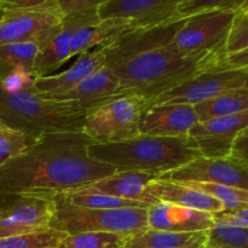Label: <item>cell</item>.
I'll use <instances>...</instances> for the list:
<instances>
[{
    "mask_svg": "<svg viewBox=\"0 0 248 248\" xmlns=\"http://www.w3.org/2000/svg\"><path fill=\"white\" fill-rule=\"evenodd\" d=\"M86 111L74 102H57L36 93L31 86H0V126L36 140L48 133L82 132Z\"/></svg>",
    "mask_w": 248,
    "mask_h": 248,
    "instance_id": "obj_4",
    "label": "cell"
},
{
    "mask_svg": "<svg viewBox=\"0 0 248 248\" xmlns=\"http://www.w3.org/2000/svg\"><path fill=\"white\" fill-rule=\"evenodd\" d=\"M245 0H179L176 18L186 19L195 15L206 14L218 10H236Z\"/></svg>",
    "mask_w": 248,
    "mask_h": 248,
    "instance_id": "obj_30",
    "label": "cell"
},
{
    "mask_svg": "<svg viewBox=\"0 0 248 248\" xmlns=\"http://www.w3.org/2000/svg\"><path fill=\"white\" fill-rule=\"evenodd\" d=\"M125 237L111 232H82L67 236L58 248H120Z\"/></svg>",
    "mask_w": 248,
    "mask_h": 248,
    "instance_id": "obj_28",
    "label": "cell"
},
{
    "mask_svg": "<svg viewBox=\"0 0 248 248\" xmlns=\"http://www.w3.org/2000/svg\"><path fill=\"white\" fill-rule=\"evenodd\" d=\"M235 10L195 15L184 21L173 36V47L186 57L225 53V40Z\"/></svg>",
    "mask_w": 248,
    "mask_h": 248,
    "instance_id": "obj_8",
    "label": "cell"
},
{
    "mask_svg": "<svg viewBox=\"0 0 248 248\" xmlns=\"http://www.w3.org/2000/svg\"><path fill=\"white\" fill-rule=\"evenodd\" d=\"M99 22L97 9L79 15L63 17L62 26L55 36L36 53L34 61V79L48 77L70 58V40L81 27L92 26Z\"/></svg>",
    "mask_w": 248,
    "mask_h": 248,
    "instance_id": "obj_14",
    "label": "cell"
},
{
    "mask_svg": "<svg viewBox=\"0 0 248 248\" xmlns=\"http://www.w3.org/2000/svg\"><path fill=\"white\" fill-rule=\"evenodd\" d=\"M35 140L27 137L23 133L0 127V167L21 154Z\"/></svg>",
    "mask_w": 248,
    "mask_h": 248,
    "instance_id": "obj_31",
    "label": "cell"
},
{
    "mask_svg": "<svg viewBox=\"0 0 248 248\" xmlns=\"http://www.w3.org/2000/svg\"><path fill=\"white\" fill-rule=\"evenodd\" d=\"M56 211L53 198L0 194V239L50 229Z\"/></svg>",
    "mask_w": 248,
    "mask_h": 248,
    "instance_id": "obj_10",
    "label": "cell"
},
{
    "mask_svg": "<svg viewBox=\"0 0 248 248\" xmlns=\"http://www.w3.org/2000/svg\"><path fill=\"white\" fill-rule=\"evenodd\" d=\"M5 14H6V10H5L4 5H2L1 0H0V21H1V19H2V18H4Z\"/></svg>",
    "mask_w": 248,
    "mask_h": 248,
    "instance_id": "obj_36",
    "label": "cell"
},
{
    "mask_svg": "<svg viewBox=\"0 0 248 248\" xmlns=\"http://www.w3.org/2000/svg\"><path fill=\"white\" fill-rule=\"evenodd\" d=\"M62 19L57 0H44L29 10H6L0 21V46L34 43L40 50L60 31Z\"/></svg>",
    "mask_w": 248,
    "mask_h": 248,
    "instance_id": "obj_7",
    "label": "cell"
},
{
    "mask_svg": "<svg viewBox=\"0 0 248 248\" xmlns=\"http://www.w3.org/2000/svg\"><path fill=\"white\" fill-rule=\"evenodd\" d=\"M102 67H104V55L102 48L87 51L80 55L69 69L56 75L35 78L31 84V89L36 93L45 97L63 93L77 86L85 78Z\"/></svg>",
    "mask_w": 248,
    "mask_h": 248,
    "instance_id": "obj_19",
    "label": "cell"
},
{
    "mask_svg": "<svg viewBox=\"0 0 248 248\" xmlns=\"http://www.w3.org/2000/svg\"><path fill=\"white\" fill-rule=\"evenodd\" d=\"M0 127H2V126H0Z\"/></svg>",
    "mask_w": 248,
    "mask_h": 248,
    "instance_id": "obj_37",
    "label": "cell"
},
{
    "mask_svg": "<svg viewBox=\"0 0 248 248\" xmlns=\"http://www.w3.org/2000/svg\"><path fill=\"white\" fill-rule=\"evenodd\" d=\"M38 51L34 43L0 46V86L7 90L31 86Z\"/></svg>",
    "mask_w": 248,
    "mask_h": 248,
    "instance_id": "obj_18",
    "label": "cell"
},
{
    "mask_svg": "<svg viewBox=\"0 0 248 248\" xmlns=\"http://www.w3.org/2000/svg\"><path fill=\"white\" fill-rule=\"evenodd\" d=\"M212 217L215 222L223 223V224L230 225L234 228H242V229H247L248 227V208L239 211V212H216L212 213Z\"/></svg>",
    "mask_w": 248,
    "mask_h": 248,
    "instance_id": "obj_35",
    "label": "cell"
},
{
    "mask_svg": "<svg viewBox=\"0 0 248 248\" xmlns=\"http://www.w3.org/2000/svg\"><path fill=\"white\" fill-rule=\"evenodd\" d=\"M144 101L138 96H121L86 111L82 132L97 144L119 143L138 137Z\"/></svg>",
    "mask_w": 248,
    "mask_h": 248,
    "instance_id": "obj_6",
    "label": "cell"
},
{
    "mask_svg": "<svg viewBox=\"0 0 248 248\" xmlns=\"http://www.w3.org/2000/svg\"><path fill=\"white\" fill-rule=\"evenodd\" d=\"M186 19L150 28H135L101 46L104 67L119 80L115 97L138 96L144 101L202 72L232 69L227 53L186 57L173 47V36Z\"/></svg>",
    "mask_w": 248,
    "mask_h": 248,
    "instance_id": "obj_1",
    "label": "cell"
},
{
    "mask_svg": "<svg viewBox=\"0 0 248 248\" xmlns=\"http://www.w3.org/2000/svg\"><path fill=\"white\" fill-rule=\"evenodd\" d=\"M248 127V111L198 123L188 137L195 143L201 156L227 159L235 136Z\"/></svg>",
    "mask_w": 248,
    "mask_h": 248,
    "instance_id": "obj_13",
    "label": "cell"
},
{
    "mask_svg": "<svg viewBox=\"0 0 248 248\" xmlns=\"http://www.w3.org/2000/svg\"><path fill=\"white\" fill-rule=\"evenodd\" d=\"M147 195L153 196L159 202L172 203L191 210L216 213L222 211V202L200 190L176 182L154 179L144 188Z\"/></svg>",
    "mask_w": 248,
    "mask_h": 248,
    "instance_id": "obj_21",
    "label": "cell"
},
{
    "mask_svg": "<svg viewBox=\"0 0 248 248\" xmlns=\"http://www.w3.org/2000/svg\"><path fill=\"white\" fill-rule=\"evenodd\" d=\"M228 157L240 164L248 165V127L235 136Z\"/></svg>",
    "mask_w": 248,
    "mask_h": 248,
    "instance_id": "obj_34",
    "label": "cell"
},
{
    "mask_svg": "<svg viewBox=\"0 0 248 248\" xmlns=\"http://www.w3.org/2000/svg\"><path fill=\"white\" fill-rule=\"evenodd\" d=\"M68 235L55 229L0 239V248H58Z\"/></svg>",
    "mask_w": 248,
    "mask_h": 248,
    "instance_id": "obj_26",
    "label": "cell"
},
{
    "mask_svg": "<svg viewBox=\"0 0 248 248\" xmlns=\"http://www.w3.org/2000/svg\"><path fill=\"white\" fill-rule=\"evenodd\" d=\"M207 234L145 229L128 235L120 248H205Z\"/></svg>",
    "mask_w": 248,
    "mask_h": 248,
    "instance_id": "obj_22",
    "label": "cell"
},
{
    "mask_svg": "<svg viewBox=\"0 0 248 248\" xmlns=\"http://www.w3.org/2000/svg\"><path fill=\"white\" fill-rule=\"evenodd\" d=\"M91 144L84 132L48 133L38 138L0 167V194L55 198L115 173L113 167L89 156Z\"/></svg>",
    "mask_w": 248,
    "mask_h": 248,
    "instance_id": "obj_2",
    "label": "cell"
},
{
    "mask_svg": "<svg viewBox=\"0 0 248 248\" xmlns=\"http://www.w3.org/2000/svg\"><path fill=\"white\" fill-rule=\"evenodd\" d=\"M154 179H157V177L145 172H115L111 176L94 182L89 186H85L77 191L106 194V195L116 196L125 200L137 201L153 206L159 203V201L153 196L147 195L144 193V188Z\"/></svg>",
    "mask_w": 248,
    "mask_h": 248,
    "instance_id": "obj_20",
    "label": "cell"
},
{
    "mask_svg": "<svg viewBox=\"0 0 248 248\" xmlns=\"http://www.w3.org/2000/svg\"><path fill=\"white\" fill-rule=\"evenodd\" d=\"M103 0H57L63 17L96 10Z\"/></svg>",
    "mask_w": 248,
    "mask_h": 248,
    "instance_id": "obj_33",
    "label": "cell"
},
{
    "mask_svg": "<svg viewBox=\"0 0 248 248\" xmlns=\"http://www.w3.org/2000/svg\"><path fill=\"white\" fill-rule=\"evenodd\" d=\"M131 29H135V26L123 18L103 19L92 26L81 27L70 40V57L87 52L93 46L106 45Z\"/></svg>",
    "mask_w": 248,
    "mask_h": 248,
    "instance_id": "obj_23",
    "label": "cell"
},
{
    "mask_svg": "<svg viewBox=\"0 0 248 248\" xmlns=\"http://www.w3.org/2000/svg\"><path fill=\"white\" fill-rule=\"evenodd\" d=\"M91 159L109 165L116 172H145L156 176L174 171L201 156L190 137H154L140 135L132 140L87 148Z\"/></svg>",
    "mask_w": 248,
    "mask_h": 248,
    "instance_id": "obj_3",
    "label": "cell"
},
{
    "mask_svg": "<svg viewBox=\"0 0 248 248\" xmlns=\"http://www.w3.org/2000/svg\"><path fill=\"white\" fill-rule=\"evenodd\" d=\"M179 0H103L97 7L99 21L127 19L135 28H150L177 21Z\"/></svg>",
    "mask_w": 248,
    "mask_h": 248,
    "instance_id": "obj_12",
    "label": "cell"
},
{
    "mask_svg": "<svg viewBox=\"0 0 248 248\" xmlns=\"http://www.w3.org/2000/svg\"><path fill=\"white\" fill-rule=\"evenodd\" d=\"M148 228L171 232H208L215 224L212 213L159 202L147 210Z\"/></svg>",
    "mask_w": 248,
    "mask_h": 248,
    "instance_id": "obj_16",
    "label": "cell"
},
{
    "mask_svg": "<svg viewBox=\"0 0 248 248\" xmlns=\"http://www.w3.org/2000/svg\"><path fill=\"white\" fill-rule=\"evenodd\" d=\"M157 179L176 183H215L248 191V165L229 159L198 157Z\"/></svg>",
    "mask_w": 248,
    "mask_h": 248,
    "instance_id": "obj_11",
    "label": "cell"
},
{
    "mask_svg": "<svg viewBox=\"0 0 248 248\" xmlns=\"http://www.w3.org/2000/svg\"><path fill=\"white\" fill-rule=\"evenodd\" d=\"M248 50V1L234 11L232 24L225 40V53Z\"/></svg>",
    "mask_w": 248,
    "mask_h": 248,
    "instance_id": "obj_29",
    "label": "cell"
},
{
    "mask_svg": "<svg viewBox=\"0 0 248 248\" xmlns=\"http://www.w3.org/2000/svg\"><path fill=\"white\" fill-rule=\"evenodd\" d=\"M207 234L205 248H248V230L215 222Z\"/></svg>",
    "mask_w": 248,
    "mask_h": 248,
    "instance_id": "obj_27",
    "label": "cell"
},
{
    "mask_svg": "<svg viewBox=\"0 0 248 248\" xmlns=\"http://www.w3.org/2000/svg\"><path fill=\"white\" fill-rule=\"evenodd\" d=\"M119 90V80L110 69L102 67L80 81L77 86L55 96H43L57 102H74L87 111L113 98ZM41 96V94H40Z\"/></svg>",
    "mask_w": 248,
    "mask_h": 248,
    "instance_id": "obj_17",
    "label": "cell"
},
{
    "mask_svg": "<svg viewBox=\"0 0 248 248\" xmlns=\"http://www.w3.org/2000/svg\"><path fill=\"white\" fill-rule=\"evenodd\" d=\"M199 123L190 104H159L143 108L140 133L154 137H188Z\"/></svg>",
    "mask_w": 248,
    "mask_h": 248,
    "instance_id": "obj_15",
    "label": "cell"
},
{
    "mask_svg": "<svg viewBox=\"0 0 248 248\" xmlns=\"http://www.w3.org/2000/svg\"><path fill=\"white\" fill-rule=\"evenodd\" d=\"M53 199L56 211L50 228L68 236L82 232H111L128 236L148 229V208L96 210L72 205L65 200L64 195Z\"/></svg>",
    "mask_w": 248,
    "mask_h": 248,
    "instance_id": "obj_5",
    "label": "cell"
},
{
    "mask_svg": "<svg viewBox=\"0 0 248 248\" xmlns=\"http://www.w3.org/2000/svg\"><path fill=\"white\" fill-rule=\"evenodd\" d=\"M186 186L200 190L202 193L207 194L211 198L220 201V202H227V201H241V202H248V191L242 189L232 188V186H223V184L215 183H181Z\"/></svg>",
    "mask_w": 248,
    "mask_h": 248,
    "instance_id": "obj_32",
    "label": "cell"
},
{
    "mask_svg": "<svg viewBox=\"0 0 248 248\" xmlns=\"http://www.w3.org/2000/svg\"><path fill=\"white\" fill-rule=\"evenodd\" d=\"M193 107L199 123L248 111V87L223 92Z\"/></svg>",
    "mask_w": 248,
    "mask_h": 248,
    "instance_id": "obj_24",
    "label": "cell"
},
{
    "mask_svg": "<svg viewBox=\"0 0 248 248\" xmlns=\"http://www.w3.org/2000/svg\"><path fill=\"white\" fill-rule=\"evenodd\" d=\"M65 200L69 203L79 207L96 208V210H118V208H148L150 205L137 201L125 200L116 196L106 195L97 193H75L63 194Z\"/></svg>",
    "mask_w": 248,
    "mask_h": 248,
    "instance_id": "obj_25",
    "label": "cell"
},
{
    "mask_svg": "<svg viewBox=\"0 0 248 248\" xmlns=\"http://www.w3.org/2000/svg\"><path fill=\"white\" fill-rule=\"evenodd\" d=\"M244 87H248V69L207 70L149 99L144 108L159 104L195 106L223 92Z\"/></svg>",
    "mask_w": 248,
    "mask_h": 248,
    "instance_id": "obj_9",
    "label": "cell"
}]
</instances>
